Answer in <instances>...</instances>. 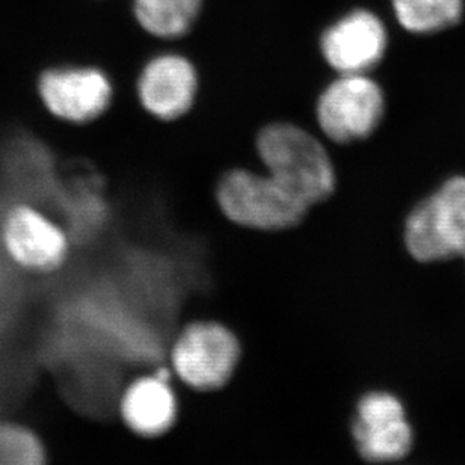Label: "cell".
I'll return each instance as SVG.
<instances>
[{"label":"cell","instance_id":"7a4b0ae2","mask_svg":"<svg viewBox=\"0 0 465 465\" xmlns=\"http://www.w3.org/2000/svg\"><path fill=\"white\" fill-rule=\"evenodd\" d=\"M223 215L242 229L277 232L301 224L310 207L289 193L266 171L232 168L216 184Z\"/></svg>","mask_w":465,"mask_h":465},{"label":"cell","instance_id":"7c38bea8","mask_svg":"<svg viewBox=\"0 0 465 465\" xmlns=\"http://www.w3.org/2000/svg\"><path fill=\"white\" fill-rule=\"evenodd\" d=\"M202 8L203 0H134V17L152 38L174 41L193 31Z\"/></svg>","mask_w":465,"mask_h":465},{"label":"cell","instance_id":"8fae6325","mask_svg":"<svg viewBox=\"0 0 465 465\" xmlns=\"http://www.w3.org/2000/svg\"><path fill=\"white\" fill-rule=\"evenodd\" d=\"M171 376L168 367L159 366L125 385L116 408L125 430L141 439H159L175 425L179 396Z\"/></svg>","mask_w":465,"mask_h":465},{"label":"cell","instance_id":"9c48e42d","mask_svg":"<svg viewBox=\"0 0 465 465\" xmlns=\"http://www.w3.org/2000/svg\"><path fill=\"white\" fill-rule=\"evenodd\" d=\"M387 29L378 15L353 9L328 25L319 38V50L328 67L341 74H369L384 58Z\"/></svg>","mask_w":465,"mask_h":465},{"label":"cell","instance_id":"8992f818","mask_svg":"<svg viewBox=\"0 0 465 465\" xmlns=\"http://www.w3.org/2000/svg\"><path fill=\"white\" fill-rule=\"evenodd\" d=\"M403 239L408 252L425 263L465 255V177H453L414 207Z\"/></svg>","mask_w":465,"mask_h":465},{"label":"cell","instance_id":"3957f363","mask_svg":"<svg viewBox=\"0 0 465 465\" xmlns=\"http://www.w3.org/2000/svg\"><path fill=\"white\" fill-rule=\"evenodd\" d=\"M236 332L213 319H193L180 328L170 349L171 369L195 391H215L232 381L241 361Z\"/></svg>","mask_w":465,"mask_h":465},{"label":"cell","instance_id":"ba28073f","mask_svg":"<svg viewBox=\"0 0 465 465\" xmlns=\"http://www.w3.org/2000/svg\"><path fill=\"white\" fill-rule=\"evenodd\" d=\"M351 434L358 455L373 464L399 461L412 448V430L405 408L387 391H371L360 398Z\"/></svg>","mask_w":465,"mask_h":465},{"label":"cell","instance_id":"6da1fadb","mask_svg":"<svg viewBox=\"0 0 465 465\" xmlns=\"http://www.w3.org/2000/svg\"><path fill=\"white\" fill-rule=\"evenodd\" d=\"M255 147L263 170L307 206L325 202L336 189V168L321 134L287 121L260 129Z\"/></svg>","mask_w":465,"mask_h":465},{"label":"cell","instance_id":"5b68a950","mask_svg":"<svg viewBox=\"0 0 465 465\" xmlns=\"http://www.w3.org/2000/svg\"><path fill=\"white\" fill-rule=\"evenodd\" d=\"M41 104L54 118L73 125L102 120L113 106V77L95 64H65L41 73L36 82Z\"/></svg>","mask_w":465,"mask_h":465},{"label":"cell","instance_id":"277c9868","mask_svg":"<svg viewBox=\"0 0 465 465\" xmlns=\"http://www.w3.org/2000/svg\"><path fill=\"white\" fill-rule=\"evenodd\" d=\"M385 114V95L369 74H341L319 95V134L331 145H349L371 138Z\"/></svg>","mask_w":465,"mask_h":465},{"label":"cell","instance_id":"30bf717a","mask_svg":"<svg viewBox=\"0 0 465 465\" xmlns=\"http://www.w3.org/2000/svg\"><path fill=\"white\" fill-rule=\"evenodd\" d=\"M200 77L193 61L179 50H162L143 64L136 95L145 113L161 121L186 115L197 100Z\"/></svg>","mask_w":465,"mask_h":465},{"label":"cell","instance_id":"52a82bcc","mask_svg":"<svg viewBox=\"0 0 465 465\" xmlns=\"http://www.w3.org/2000/svg\"><path fill=\"white\" fill-rule=\"evenodd\" d=\"M0 237L15 266L34 273L63 268L73 245L63 224L31 204H17L5 213Z\"/></svg>","mask_w":465,"mask_h":465},{"label":"cell","instance_id":"4fadbf2b","mask_svg":"<svg viewBox=\"0 0 465 465\" xmlns=\"http://www.w3.org/2000/svg\"><path fill=\"white\" fill-rule=\"evenodd\" d=\"M399 25L412 34H434L457 25L464 0H391Z\"/></svg>","mask_w":465,"mask_h":465},{"label":"cell","instance_id":"5bb4252c","mask_svg":"<svg viewBox=\"0 0 465 465\" xmlns=\"http://www.w3.org/2000/svg\"><path fill=\"white\" fill-rule=\"evenodd\" d=\"M0 465H49V455L35 430L0 420Z\"/></svg>","mask_w":465,"mask_h":465}]
</instances>
